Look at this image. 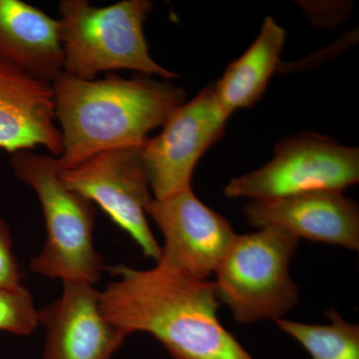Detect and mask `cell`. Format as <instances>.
Returning <instances> with one entry per match:
<instances>
[{
    "mask_svg": "<svg viewBox=\"0 0 359 359\" xmlns=\"http://www.w3.org/2000/svg\"><path fill=\"white\" fill-rule=\"evenodd\" d=\"M299 238L276 226L237 236L215 271L219 301L243 325L276 320L299 302L290 264Z\"/></svg>",
    "mask_w": 359,
    "mask_h": 359,
    "instance_id": "obj_5",
    "label": "cell"
},
{
    "mask_svg": "<svg viewBox=\"0 0 359 359\" xmlns=\"http://www.w3.org/2000/svg\"><path fill=\"white\" fill-rule=\"evenodd\" d=\"M248 223L256 228L276 226L297 238L359 250V211L339 191H316L245 205Z\"/></svg>",
    "mask_w": 359,
    "mask_h": 359,
    "instance_id": "obj_11",
    "label": "cell"
},
{
    "mask_svg": "<svg viewBox=\"0 0 359 359\" xmlns=\"http://www.w3.org/2000/svg\"><path fill=\"white\" fill-rule=\"evenodd\" d=\"M46 328L43 359H112L126 335L106 320L91 283H63L60 297L39 309Z\"/></svg>",
    "mask_w": 359,
    "mask_h": 359,
    "instance_id": "obj_10",
    "label": "cell"
},
{
    "mask_svg": "<svg viewBox=\"0 0 359 359\" xmlns=\"http://www.w3.org/2000/svg\"><path fill=\"white\" fill-rule=\"evenodd\" d=\"M37 147L56 158L65 150L53 87L0 55V150L13 155Z\"/></svg>",
    "mask_w": 359,
    "mask_h": 359,
    "instance_id": "obj_12",
    "label": "cell"
},
{
    "mask_svg": "<svg viewBox=\"0 0 359 359\" xmlns=\"http://www.w3.org/2000/svg\"><path fill=\"white\" fill-rule=\"evenodd\" d=\"M23 273L14 255L11 229L0 215V287L22 285Z\"/></svg>",
    "mask_w": 359,
    "mask_h": 359,
    "instance_id": "obj_17",
    "label": "cell"
},
{
    "mask_svg": "<svg viewBox=\"0 0 359 359\" xmlns=\"http://www.w3.org/2000/svg\"><path fill=\"white\" fill-rule=\"evenodd\" d=\"M0 55L53 83L65 61L59 20L21 0H0Z\"/></svg>",
    "mask_w": 359,
    "mask_h": 359,
    "instance_id": "obj_13",
    "label": "cell"
},
{
    "mask_svg": "<svg viewBox=\"0 0 359 359\" xmlns=\"http://www.w3.org/2000/svg\"><path fill=\"white\" fill-rule=\"evenodd\" d=\"M359 181V150L323 135L304 133L282 141L273 160L231 180L228 198L271 200L316 191H339Z\"/></svg>",
    "mask_w": 359,
    "mask_h": 359,
    "instance_id": "obj_6",
    "label": "cell"
},
{
    "mask_svg": "<svg viewBox=\"0 0 359 359\" xmlns=\"http://www.w3.org/2000/svg\"><path fill=\"white\" fill-rule=\"evenodd\" d=\"M328 325H309L285 318L273 320L294 337L311 359H359V325L347 323L335 309L325 311Z\"/></svg>",
    "mask_w": 359,
    "mask_h": 359,
    "instance_id": "obj_15",
    "label": "cell"
},
{
    "mask_svg": "<svg viewBox=\"0 0 359 359\" xmlns=\"http://www.w3.org/2000/svg\"><path fill=\"white\" fill-rule=\"evenodd\" d=\"M147 215L165 238L158 266L199 280L215 273L237 238L228 219L201 202L191 187L151 200Z\"/></svg>",
    "mask_w": 359,
    "mask_h": 359,
    "instance_id": "obj_9",
    "label": "cell"
},
{
    "mask_svg": "<svg viewBox=\"0 0 359 359\" xmlns=\"http://www.w3.org/2000/svg\"><path fill=\"white\" fill-rule=\"evenodd\" d=\"M59 175L68 188L101 210L133 238L144 256L156 263L161 250L147 221V208L153 198L142 157V147H121L99 153L82 164Z\"/></svg>",
    "mask_w": 359,
    "mask_h": 359,
    "instance_id": "obj_7",
    "label": "cell"
},
{
    "mask_svg": "<svg viewBox=\"0 0 359 359\" xmlns=\"http://www.w3.org/2000/svg\"><path fill=\"white\" fill-rule=\"evenodd\" d=\"M52 87L65 147L57 158L60 170L112 149L143 147L148 134L162 127L187 97L169 80L139 73L129 79L108 73L82 80L62 72Z\"/></svg>",
    "mask_w": 359,
    "mask_h": 359,
    "instance_id": "obj_2",
    "label": "cell"
},
{
    "mask_svg": "<svg viewBox=\"0 0 359 359\" xmlns=\"http://www.w3.org/2000/svg\"><path fill=\"white\" fill-rule=\"evenodd\" d=\"M39 309L25 285L0 287V330L18 337L32 334L39 327Z\"/></svg>",
    "mask_w": 359,
    "mask_h": 359,
    "instance_id": "obj_16",
    "label": "cell"
},
{
    "mask_svg": "<svg viewBox=\"0 0 359 359\" xmlns=\"http://www.w3.org/2000/svg\"><path fill=\"white\" fill-rule=\"evenodd\" d=\"M285 41V29L266 18L254 43L214 84L219 103L229 114L249 108L261 98L280 65Z\"/></svg>",
    "mask_w": 359,
    "mask_h": 359,
    "instance_id": "obj_14",
    "label": "cell"
},
{
    "mask_svg": "<svg viewBox=\"0 0 359 359\" xmlns=\"http://www.w3.org/2000/svg\"><path fill=\"white\" fill-rule=\"evenodd\" d=\"M109 271L116 280L100 292L101 311L126 337L152 334L176 359H254L219 320L215 282L158 264Z\"/></svg>",
    "mask_w": 359,
    "mask_h": 359,
    "instance_id": "obj_1",
    "label": "cell"
},
{
    "mask_svg": "<svg viewBox=\"0 0 359 359\" xmlns=\"http://www.w3.org/2000/svg\"><path fill=\"white\" fill-rule=\"evenodd\" d=\"M230 116L211 84L175 109L161 133L147 139L142 157L154 199L191 187L198 161L223 136Z\"/></svg>",
    "mask_w": 359,
    "mask_h": 359,
    "instance_id": "obj_8",
    "label": "cell"
},
{
    "mask_svg": "<svg viewBox=\"0 0 359 359\" xmlns=\"http://www.w3.org/2000/svg\"><path fill=\"white\" fill-rule=\"evenodd\" d=\"M152 8L150 0H122L104 7L87 0L59 2L63 72L82 80L115 70H134L164 80L179 78L151 57L144 23Z\"/></svg>",
    "mask_w": 359,
    "mask_h": 359,
    "instance_id": "obj_4",
    "label": "cell"
},
{
    "mask_svg": "<svg viewBox=\"0 0 359 359\" xmlns=\"http://www.w3.org/2000/svg\"><path fill=\"white\" fill-rule=\"evenodd\" d=\"M11 166L16 178L36 194L43 212L46 242L30 262V271L63 283L95 285L106 266L94 245L93 203L63 183L54 156L20 151L11 155Z\"/></svg>",
    "mask_w": 359,
    "mask_h": 359,
    "instance_id": "obj_3",
    "label": "cell"
}]
</instances>
